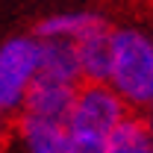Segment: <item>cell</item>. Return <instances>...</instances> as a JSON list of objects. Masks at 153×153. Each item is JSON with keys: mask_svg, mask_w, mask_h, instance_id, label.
Returning <instances> with one entry per match:
<instances>
[{"mask_svg": "<svg viewBox=\"0 0 153 153\" xmlns=\"http://www.w3.org/2000/svg\"><path fill=\"white\" fill-rule=\"evenodd\" d=\"M106 82L130 109H144L153 97V36L141 27H112V59Z\"/></svg>", "mask_w": 153, "mask_h": 153, "instance_id": "6da1fadb", "label": "cell"}, {"mask_svg": "<svg viewBox=\"0 0 153 153\" xmlns=\"http://www.w3.org/2000/svg\"><path fill=\"white\" fill-rule=\"evenodd\" d=\"M133 109L124 103V97L109 82H79L68 118H65V127L71 138L109 141L118 124Z\"/></svg>", "mask_w": 153, "mask_h": 153, "instance_id": "7a4b0ae2", "label": "cell"}, {"mask_svg": "<svg viewBox=\"0 0 153 153\" xmlns=\"http://www.w3.org/2000/svg\"><path fill=\"white\" fill-rule=\"evenodd\" d=\"M38 74V36H18L0 44V115L24 112Z\"/></svg>", "mask_w": 153, "mask_h": 153, "instance_id": "3957f363", "label": "cell"}, {"mask_svg": "<svg viewBox=\"0 0 153 153\" xmlns=\"http://www.w3.org/2000/svg\"><path fill=\"white\" fill-rule=\"evenodd\" d=\"M12 153H68V127L59 118L21 112L12 121Z\"/></svg>", "mask_w": 153, "mask_h": 153, "instance_id": "277c9868", "label": "cell"}, {"mask_svg": "<svg viewBox=\"0 0 153 153\" xmlns=\"http://www.w3.org/2000/svg\"><path fill=\"white\" fill-rule=\"evenodd\" d=\"M74 50H76L82 82H106L109 59H112V27L103 21L91 33H85L79 41H74Z\"/></svg>", "mask_w": 153, "mask_h": 153, "instance_id": "5b68a950", "label": "cell"}, {"mask_svg": "<svg viewBox=\"0 0 153 153\" xmlns=\"http://www.w3.org/2000/svg\"><path fill=\"white\" fill-rule=\"evenodd\" d=\"M76 88H79V85H74V82H59V79L36 76L24 112H36V115H44V118H59V121H65L71 103H74Z\"/></svg>", "mask_w": 153, "mask_h": 153, "instance_id": "8992f818", "label": "cell"}, {"mask_svg": "<svg viewBox=\"0 0 153 153\" xmlns=\"http://www.w3.org/2000/svg\"><path fill=\"white\" fill-rule=\"evenodd\" d=\"M103 18L94 12H82V9H71V12H59L50 15L38 24L36 36L38 38H59V41H79L85 33H91L94 27H100Z\"/></svg>", "mask_w": 153, "mask_h": 153, "instance_id": "52a82bcc", "label": "cell"}, {"mask_svg": "<svg viewBox=\"0 0 153 153\" xmlns=\"http://www.w3.org/2000/svg\"><path fill=\"white\" fill-rule=\"evenodd\" d=\"M109 153H153V127L147 118L130 112L109 138Z\"/></svg>", "mask_w": 153, "mask_h": 153, "instance_id": "ba28073f", "label": "cell"}, {"mask_svg": "<svg viewBox=\"0 0 153 153\" xmlns=\"http://www.w3.org/2000/svg\"><path fill=\"white\" fill-rule=\"evenodd\" d=\"M144 112H147V115H144V118L150 121V127H153V97H150V100H147V106H144Z\"/></svg>", "mask_w": 153, "mask_h": 153, "instance_id": "9c48e42d", "label": "cell"}, {"mask_svg": "<svg viewBox=\"0 0 153 153\" xmlns=\"http://www.w3.org/2000/svg\"><path fill=\"white\" fill-rule=\"evenodd\" d=\"M0 141H3V115H0Z\"/></svg>", "mask_w": 153, "mask_h": 153, "instance_id": "30bf717a", "label": "cell"}]
</instances>
